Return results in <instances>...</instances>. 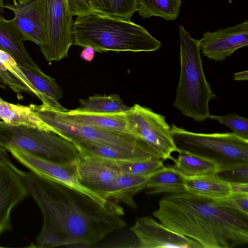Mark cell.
Returning <instances> with one entry per match:
<instances>
[{
  "label": "cell",
  "mask_w": 248,
  "mask_h": 248,
  "mask_svg": "<svg viewBox=\"0 0 248 248\" xmlns=\"http://www.w3.org/2000/svg\"><path fill=\"white\" fill-rule=\"evenodd\" d=\"M199 40L202 54L215 62H222L237 49L248 45V21L210 32Z\"/></svg>",
  "instance_id": "cell-11"
},
{
  "label": "cell",
  "mask_w": 248,
  "mask_h": 248,
  "mask_svg": "<svg viewBox=\"0 0 248 248\" xmlns=\"http://www.w3.org/2000/svg\"><path fill=\"white\" fill-rule=\"evenodd\" d=\"M80 105L73 109L75 111L87 113L117 114L128 112L131 107L124 105L117 94L89 97L79 100Z\"/></svg>",
  "instance_id": "cell-23"
},
{
  "label": "cell",
  "mask_w": 248,
  "mask_h": 248,
  "mask_svg": "<svg viewBox=\"0 0 248 248\" xmlns=\"http://www.w3.org/2000/svg\"><path fill=\"white\" fill-rule=\"evenodd\" d=\"M170 132L178 153L186 152L202 157L219 166L248 162V140L233 132L195 133L173 124Z\"/></svg>",
  "instance_id": "cell-7"
},
{
  "label": "cell",
  "mask_w": 248,
  "mask_h": 248,
  "mask_svg": "<svg viewBox=\"0 0 248 248\" xmlns=\"http://www.w3.org/2000/svg\"><path fill=\"white\" fill-rule=\"evenodd\" d=\"M215 174L230 184L248 183V162L219 166Z\"/></svg>",
  "instance_id": "cell-30"
},
{
  "label": "cell",
  "mask_w": 248,
  "mask_h": 248,
  "mask_svg": "<svg viewBox=\"0 0 248 248\" xmlns=\"http://www.w3.org/2000/svg\"><path fill=\"white\" fill-rule=\"evenodd\" d=\"M181 0H137V11L144 18L152 16L174 20L179 16Z\"/></svg>",
  "instance_id": "cell-24"
},
{
  "label": "cell",
  "mask_w": 248,
  "mask_h": 248,
  "mask_svg": "<svg viewBox=\"0 0 248 248\" xmlns=\"http://www.w3.org/2000/svg\"><path fill=\"white\" fill-rule=\"evenodd\" d=\"M105 0H67L71 15L81 16L92 13H99L104 7Z\"/></svg>",
  "instance_id": "cell-32"
},
{
  "label": "cell",
  "mask_w": 248,
  "mask_h": 248,
  "mask_svg": "<svg viewBox=\"0 0 248 248\" xmlns=\"http://www.w3.org/2000/svg\"><path fill=\"white\" fill-rule=\"evenodd\" d=\"M214 201L219 206L233 210L248 217V194L232 192L227 197Z\"/></svg>",
  "instance_id": "cell-33"
},
{
  "label": "cell",
  "mask_w": 248,
  "mask_h": 248,
  "mask_svg": "<svg viewBox=\"0 0 248 248\" xmlns=\"http://www.w3.org/2000/svg\"><path fill=\"white\" fill-rule=\"evenodd\" d=\"M49 108L57 117L69 123L117 130L136 135L127 119V112L117 114L87 113L77 112L73 109L57 110Z\"/></svg>",
  "instance_id": "cell-16"
},
{
  "label": "cell",
  "mask_w": 248,
  "mask_h": 248,
  "mask_svg": "<svg viewBox=\"0 0 248 248\" xmlns=\"http://www.w3.org/2000/svg\"><path fill=\"white\" fill-rule=\"evenodd\" d=\"M0 61L7 70L27 86L31 91L32 94L36 95L42 101V104L51 105L55 103V99L38 91L18 66L16 60L0 49Z\"/></svg>",
  "instance_id": "cell-27"
},
{
  "label": "cell",
  "mask_w": 248,
  "mask_h": 248,
  "mask_svg": "<svg viewBox=\"0 0 248 248\" xmlns=\"http://www.w3.org/2000/svg\"><path fill=\"white\" fill-rule=\"evenodd\" d=\"M119 165L99 156L81 155L77 161L78 179L85 187L99 193L121 173Z\"/></svg>",
  "instance_id": "cell-15"
},
{
  "label": "cell",
  "mask_w": 248,
  "mask_h": 248,
  "mask_svg": "<svg viewBox=\"0 0 248 248\" xmlns=\"http://www.w3.org/2000/svg\"><path fill=\"white\" fill-rule=\"evenodd\" d=\"M164 167L160 158L131 162L119 165L121 173L148 176Z\"/></svg>",
  "instance_id": "cell-29"
},
{
  "label": "cell",
  "mask_w": 248,
  "mask_h": 248,
  "mask_svg": "<svg viewBox=\"0 0 248 248\" xmlns=\"http://www.w3.org/2000/svg\"><path fill=\"white\" fill-rule=\"evenodd\" d=\"M232 192L248 194V183L231 184Z\"/></svg>",
  "instance_id": "cell-35"
},
{
  "label": "cell",
  "mask_w": 248,
  "mask_h": 248,
  "mask_svg": "<svg viewBox=\"0 0 248 248\" xmlns=\"http://www.w3.org/2000/svg\"><path fill=\"white\" fill-rule=\"evenodd\" d=\"M0 119L12 125H24L53 131L50 127L31 110L29 106L10 103L0 97Z\"/></svg>",
  "instance_id": "cell-21"
},
{
  "label": "cell",
  "mask_w": 248,
  "mask_h": 248,
  "mask_svg": "<svg viewBox=\"0 0 248 248\" xmlns=\"http://www.w3.org/2000/svg\"><path fill=\"white\" fill-rule=\"evenodd\" d=\"M43 215L38 248L94 245L126 225L119 204L104 206L88 195L60 183L24 171L11 162Z\"/></svg>",
  "instance_id": "cell-1"
},
{
  "label": "cell",
  "mask_w": 248,
  "mask_h": 248,
  "mask_svg": "<svg viewBox=\"0 0 248 248\" xmlns=\"http://www.w3.org/2000/svg\"><path fill=\"white\" fill-rule=\"evenodd\" d=\"M46 41L40 50L46 61H59L67 57L73 44V16L67 0H44Z\"/></svg>",
  "instance_id": "cell-9"
},
{
  "label": "cell",
  "mask_w": 248,
  "mask_h": 248,
  "mask_svg": "<svg viewBox=\"0 0 248 248\" xmlns=\"http://www.w3.org/2000/svg\"><path fill=\"white\" fill-rule=\"evenodd\" d=\"M137 10V0H105L99 14L129 21Z\"/></svg>",
  "instance_id": "cell-28"
},
{
  "label": "cell",
  "mask_w": 248,
  "mask_h": 248,
  "mask_svg": "<svg viewBox=\"0 0 248 248\" xmlns=\"http://www.w3.org/2000/svg\"><path fill=\"white\" fill-rule=\"evenodd\" d=\"M126 115L135 135L152 149L161 159L174 160L171 154L178 152V150L165 116L138 104L131 107Z\"/></svg>",
  "instance_id": "cell-8"
},
{
  "label": "cell",
  "mask_w": 248,
  "mask_h": 248,
  "mask_svg": "<svg viewBox=\"0 0 248 248\" xmlns=\"http://www.w3.org/2000/svg\"><path fill=\"white\" fill-rule=\"evenodd\" d=\"M73 44L97 52L158 50L161 43L144 27L97 13L78 16L72 28Z\"/></svg>",
  "instance_id": "cell-3"
},
{
  "label": "cell",
  "mask_w": 248,
  "mask_h": 248,
  "mask_svg": "<svg viewBox=\"0 0 248 248\" xmlns=\"http://www.w3.org/2000/svg\"><path fill=\"white\" fill-rule=\"evenodd\" d=\"M154 216L170 230L204 248H232L248 243V217L187 192L159 201Z\"/></svg>",
  "instance_id": "cell-2"
},
{
  "label": "cell",
  "mask_w": 248,
  "mask_h": 248,
  "mask_svg": "<svg viewBox=\"0 0 248 248\" xmlns=\"http://www.w3.org/2000/svg\"><path fill=\"white\" fill-rule=\"evenodd\" d=\"M130 230L137 237L140 248H202L196 241L170 230L151 217L137 218Z\"/></svg>",
  "instance_id": "cell-12"
},
{
  "label": "cell",
  "mask_w": 248,
  "mask_h": 248,
  "mask_svg": "<svg viewBox=\"0 0 248 248\" xmlns=\"http://www.w3.org/2000/svg\"><path fill=\"white\" fill-rule=\"evenodd\" d=\"M180 75L173 105L196 121L208 118L209 102L216 95L207 82L202 68L199 40L179 26Z\"/></svg>",
  "instance_id": "cell-4"
},
{
  "label": "cell",
  "mask_w": 248,
  "mask_h": 248,
  "mask_svg": "<svg viewBox=\"0 0 248 248\" xmlns=\"http://www.w3.org/2000/svg\"><path fill=\"white\" fill-rule=\"evenodd\" d=\"M149 176L121 173L98 193L106 199L122 202L135 209L137 205L133 197L137 193L145 189Z\"/></svg>",
  "instance_id": "cell-17"
},
{
  "label": "cell",
  "mask_w": 248,
  "mask_h": 248,
  "mask_svg": "<svg viewBox=\"0 0 248 248\" xmlns=\"http://www.w3.org/2000/svg\"><path fill=\"white\" fill-rule=\"evenodd\" d=\"M4 4L3 0H0V9H2L4 8Z\"/></svg>",
  "instance_id": "cell-37"
},
{
  "label": "cell",
  "mask_w": 248,
  "mask_h": 248,
  "mask_svg": "<svg viewBox=\"0 0 248 248\" xmlns=\"http://www.w3.org/2000/svg\"><path fill=\"white\" fill-rule=\"evenodd\" d=\"M185 186L186 192L214 200L227 197L232 192L231 184L215 173L186 178Z\"/></svg>",
  "instance_id": "cell-19"
},
{
  "label": "cell",
  "mask_w": 248,
  "mask_h": 248,
  "mask_svg": "<svg viewBox=\"0 0 248 248\" xmlns=\"http://www.w3.org/2000/svg\"><path fill=\"white\" fill-rule=\"evenodd\" d=\"M179 154L170 166L186 178L214 174L218 170L219 165L214 161L186 152Z\"/></svg>",
  "instance_id": "cell-22"
},
{
  "label": "cell",
  "mask_w": 248,
  "mask_h": 248,
  "mask_svg": "<svg viewBox=\"0 0 248 248\" xmlns=\"http://www.w3.org/2000/svg\"><path fill=\"white\" fill-rule=\"evenodd\" d=\"M24 41L14 19L7 20L0 16V49L11 55L16 62L38 68L26 49Z\"/></svg>",
  "instance_id": "cell-18"
},
{
  "label": "cell",
  "mask_w": 248,
  "mask_h": 248,
  "mask_svg": "<svg viewBox=\"0 0 248 248\" xmlns=\"http://www.w3.org/2000/svg\"><path fill=\"white\" fill-rule=\"evenodd\" d=\"M31 109L53 132L73 143L85 141L124 152L141 155L149 158H160L143 140L132 134L65 122L57 117L48 106L43 104H33Z\"/></svg>",
  "instance_id": "cell-5"
},
{
  "label": "cell",
  "mask_w": 248,
  "mask_h": 248,
  "mask_svg": "<svg viewBox=\"0 0 248 248\" xmlns=\"http://www.w3.org/2000/svg\"><path fill=\"white\" fill-rule=\"evenodd\" d=\"M233 79L234 80H247L248 79V71L247 70L239 72L233 75Z\"/></svg>",
  "instance_id": "cell-36"
},
{
  "label": "cell",
  "mask_w": 248,
  "mask_h": 248,
  "mask_svg": "<svg viewBox=\"0 0 248 248\" xmlns=\"http://www.w3.org/2000/svg\"><path fill=\"white\" fill-rule=\"evenodd\" d=\"M185 178L170 166H164L149 176L145 189L151 190L146 193L154 195L164 193L171 194L185 192Z\"/></svg>",
  "instance_id": "cell-20"
},
{
  "label": "cell",
  "mask_w": 248,
  "mask_h": 248,
  "mask_svg": "<svg viewBox=\"0 0 248 248\" xmlns=\"http://www.w3.org/2000/svg\"><path fill=\"white\" fill-rule=\"evenodd\" d=\"M6 150L30 171L40 176L80 191L102 205L110 206L118 203L114 201L106 199L80 183L77 172L78 161L60 163L36 156L14 148H8Z\"/></svg>",
  "instance_id": "cell-10"
},
{
  "label": "cell",
  "mask_w": 248,
  "mask_h": 248,
  "mask_svg": "<svg viewBox=\"0 0 248 248\" xmlns=\"http://www.w3.org/2000/svg\"><path fill=\"white\" fill-rule=\"evenodd\" d=\"M95 51L90 46L84 47L80 56L84 61L91 62L94 58Z\"/></svg>",
  "instance_id": "cell-34"
},
{
  "label": "cell",
  "mask_w": 248,
  "mask_h": 248,
  "mask_svg": "<svg viewBox=\"0 0 248 248\" xmlns=\"http://www.w3.org/2000/svg\"><path fill=\"white\" fill-rule=\"evenodd\" d=\"M74 144L79 149L81 155L99 156L119 164L151 159L141 155L124 152L85 141H79Z\"/></svg>",
  "instance_id": "cell-25"
},
{
  "label": "cell",
  "mask_w": 248,
  "mask_h": 248,
  "mask_svg": "<svg viewBox=\"0 0 248 248\" xmlns=\"http://www.w3.org/2000/svg\"><path fill=\"white\" fill-rule=\"evenodd\" d=\"M31 0H17L18 2L19 3H24Z\"/></svg>",
  "instance_id": "cell-38"
},
{
  "label": "cell",
  "mask_w": 248,
  "mask_h": 248,
  "mask_svg": "<svg viewBox=\"0 0 248 248\" xmlns=\"http://www.w3.org/2000/svg\"><path fill=\"white\" fill-rule=\"evenodd\" d=\"M17 65L35 88L39 92L55 100L61 99L63 92L55 80L44 73L39 67L16 62Z\"/></svg>",
  "instance_id": "cell-26"
},
{
  "label": "cell",
  "mask_w": 248,
  "mask_h": 248,
  "mask_svg": "<svg viewBox=\"0 0 248 248\" xmlns=\"http://www.w3.org/2000/svg\"><path fill=\"white\" fill-rule=\"evenodd\" d=\"M208 118L230 128L237 136L248 140V119L236 113L218 116L210 114Z\"/></svg>",
  "instance_id": "cell-31"
},
{
  "label": "cell",
  "mask_w": 248,
  "mask_h": 248,
  "mask_svg": "<svg viewBox=\"0 0 248 248\" xmlns=\"http://www.w3.org/2000/svg\"><path fill=\"white\" fill-rule=\"evenodd\" d=\"M0 146L60 163L76 162L81 155L75 144L54 132L3 121H0Z\"/></svg>",
  "instance_id": "cell-6"
},
{
  "label": "cell",
  "mask_w": 248,
  "mask_h": 248,
  "mask_svg": "<svg viewBox=\"0 0 248 248\" xmlns=\"http://www.w3.org/2000/svg\"><path fill=\"white\" fill-rule=\"evenodd\" d=\"M10 161L6 150L0 146V235L11 229L13 209L29 194Z\"/></svg>",
  "instance_id": "cell-13"
},
{
  "label": "cell",
  "mask_w": 248,
  "mask_h": 248,
  "mask_svg": "<svg viewBox=\"0 0 248 248\" xmlns=\"http://www.w3.org/2000/svg\"><path fill=\"white\" fill-rule=\"evenodd\" d=\"M4 7L12 11L14 20L25 41L38 44L40 47L46 44L44 0H31L19 3L13 0L12 4Z\"/></svg>",
  "instance_id": "cell-14"
}]
</instances>
